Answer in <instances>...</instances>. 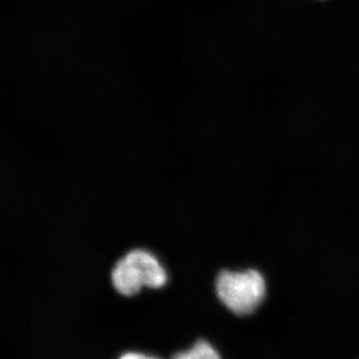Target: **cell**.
<instances>
[{"mask_svg":"<svg viewBox=\"0 0 359 359\" xmlns=\"http://www.w3.org/2000/svg\"><path fill=\"white\" fill-rule=\"evenodd\" d=\"M172 359H222L218 351L205 340H199L184 353H177Z\"/></svg>","mask_w":359,"mask_h":359,"instance_id":"3957f363","label":"cell"},{"mask_svg":"<svg viewBox=\"0 0 359 359\" xmlns=\"http://www.w3.org/2000/svg\"><path fill=\"white\" fill-rule=\"evenodd\" d=\"M119 359H159L152 358V356L145 355L142 353H128L122 355Z\"/></svg>","mask_w":359,"mask_h":359,"instance_id":"277c9868","label":"cell"},{"mask_svg":"<svg viewBox=\"0 0 359 359\" xmlns=\"http://www.w3.org/2000/svg\"><path fill=\"white\" fill-rule=\"evenodd\" d=\"M167 282L166 269L157 257L144 249L129 250L111 271L113 287L123 297H133L143 287L159 290Z\"/></svg>","mask_w":359,"mask_h":359,"instance_id":"6da1fadb","label":"cell"},{"mask_svg":"<svg viewBox=\"0 0 359 359\" xmlns=\"http://www.w3.org/2000/svg\"><path fill=\"white\" fill-rule=\"evenodd\" d=\"M266 280L255 269L222 271L217 276L216 292L219 301L237 316L256 311L266 297Z\"/></svg>","mask_w":359,"mask_h":359,"instance_id":"7a4b0ae2","label":"cell"}]
</instances>
